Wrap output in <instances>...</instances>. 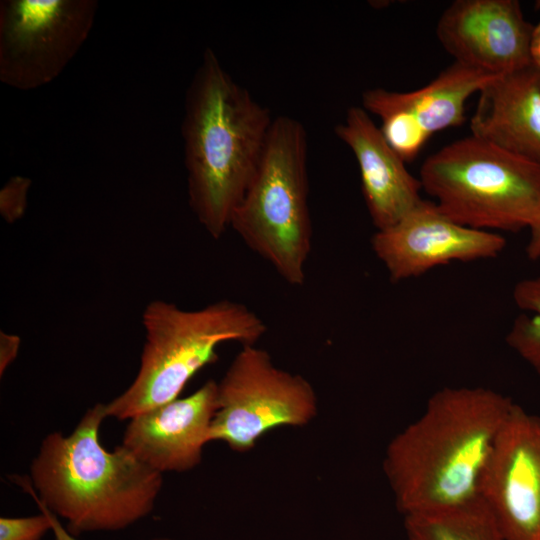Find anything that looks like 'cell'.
I'll use <instances>...</instances> for the list:
<instances>
[{
    "label": "cell",
    "mask_w": 540,
    "mask_h": 540,
    "mask_svg": "<svg viewBox=\"0 0 540 540\" xmlns=\"http://www.w3.org/2000/svg\"><path fill=\"white\" fill-rule=\"evenodd\" d=\"M217 409V382L209 380L189 396L131 418L121 444L162 474L189 471L201 462Z\"/></svg>",
    "instance_id": "obj_12"
},
{
    "label": "cell",
    "mask_w": 540,
    "mask_h": 540,
    "mask_svg": "<svg viewBox=\"0 0 540 540\" xmlns=\"http://www.w3.org/2000/svg\"><path fill=\"white\" fill-rule=\"evenodd\" d=\"M274 118L236 83L211 48L188 87L182 122L189 206L219 239L261 160Z\"/></svg>",
    "instance_id": "obj_2"
},
{
    "label": "cell",
    "mask_w": 540,
    "mask_h": 540,
    "mask_svg": "<svg viewBox=\"0 0 540 540\" xmlns=\"http://www.w3.org/2000/svg\"><path fill=\"white\" fill-rule=\"evenodd\" d=\"M532 29L516 0H456L441 14L436 34L454 61L502 75L532 63Z\"/></svg>",
    "instance_id": "obj_11"
},
{
    "label": "cell",
    "mask_w": 540,
    "mask_h": 540,
    "mask_svg": "<svg viewBox=\"0 0 540 540\" xmlns=\"http://www.w3.org/2000/svg\"><path fill=\"white\" fill-rule=\"evenodd\" d=\"M515 402L486 387H444L387 445L383 469L404 516L480 498L482 479Z\"/></svg>",
    "instance_id": "obj_1"
},
{
    "label": "cell",
    "mask_w": 540,
    "mask_h": 540,
    "mask_svg": "<svg viewBox=\"0 0 540 540\" xmlns=\"http://www.w3.org/2000/svg\"><path fill=\"white\" fill-rule=\"evenodd\" d=\"M529 52L532 64L540 69V21L536 26H533L530 36Z\"/></svg>",
    "instance_id": "obj_24"
},
{
    "label": "cell",
    "mask_w": 540,
    "mask_h": 540,
    "mask_svg": "<svg viewBox=\"0 0 540 540\" xmlns=\"http://www.w3.org/2000/svg\"><path fill=\"white\" fill-rule=\"evenodd\" d=\"M499 75L454 61L424 87L401 92L405 106L432 136L465 121L467 99Z\"/></svg>",
    "instance_id": "obj_15"
},
{
    "label": "cell",
    "mask_w": 540,
    "mask_h": 540,
    "mask_svg": "<svg viewBox=\"0 0 540 540\" xmlns=\"http://www.w3.org/2000/svg\"><path fill=\"white\" fill-rule=\"evenodd\" d=\"M218 409L209 442L220 441L246 452L269 431L300 427L317 415L318 399L311 383L277 367L270 354L245 345L217 382Z\"/></svg>",
    "instance_id": "obj_7"
},
{
    "label": "cell",
    "mask_w": 540,
    "mask_h": 540,
    "mask_svg": "<svg viewBox=\"0 0 540 540\" xmlns=\"http://www.w3.org/2000/svg\"><path fill=\"white\" fill-rule=\"evenodd\" d=\"M41 513L27 517H1L0 540H40L51 531V521L44 507Z\"/></svg>",
    "instance_id": "obj_19"
},
{
    "label": "cell",
    "mask_w": 540,
    "mask_h": 540,
    "mask_svg": "<svg viewBox=\"0 0 540 540\" xmlns=\"http://www.w3.org/2000/svg\"><path fill=\"white\" fill-rule=\"evenodd\" d=\"M230 227L291 286H302L312 248L307 137L301 122L274 118L256 173Z\"/></svg>",
    "instance_id": "obj_5"
},
{
    "label": "cell",
    "mask_w": 540,
    "mask_h": 540,
    "mask_svg": "<svg viewBox=\"0 0 540 540\" xmlns=\"http://www.w3.org/2000/svg\"><path fill=\"white\" fill-rule=\"evenodd\" d=\"M406 540H505L480 498L467 504L404 516Z\"/></svg>",
    "instance_id": "obj_16"
},
{
    "label": "cell",
    "mask_w": 540,
    "mask_h": 540,
    "mask_svg": "<svg viewBox=\"0 0 540 540\" xmlns=\"http://www.w3.org/2000/svg\"><path fill=\"white\" fill-rule=\"evenodd\" d=\"M96 0H2L0 80L33 90L56 79L88 38Z\"/></svg>",
    "instance_id": "obj_8"
},
{
    "label": "cell",
    "mask_w": 540,
    "mask_h": 540,
    "mask_svg": "<svg viewBox=\"0 0 540 540\" xmlns=\"http://www.w3.org/2000/svg\"><path fill=\"white\" fill-rule=\"evenodd\" d=\"M513 300L523 313L513 321L506 342L540 376V274L519 281Z\"/></svg>",
    "instance_id": "obj_18"
},
{
    "label": "cell",
    "mask_w": 540,
    "mask_h": 540,
    "mask_svg": "<svg viewBox=\"0 0 540 540\" xmlns=\"http://www.w3.org/2000/svg\"><path fill=\"white\" fill-rule=\"evenodd\" d=\"M530 238L526 245V255L531 261L540 259V216L529 228Z\"/></svg>",
    "instance_id": "obj_23"
},
{
    "label": "cell",
    "mask_w": 540,
    "mask_h": 540,
    "mask_svg": "<svg viewBox=\"0 0 540 540\" xmlns=\"http://www.w3.org/2000/svg\"><path fill=\"white\" fill-rule=\"evenodd\" d=\"M105 418V404L98 403L68 436L49 433L31 463V483L22 485L74 536L131 526L152 512L163 485V474L122 444L104 448Z\"/></svg>",
    "instance_id": "obj_3"
},
{
    "label": "cell",
    "mask_w": 540,
    "mask_h": 540,
    "mask_svg": "<svg viewBox=\"0 0 540 540\" xmlns=\"http://www.w3.org/2000/svg\"><path fill=\"white\" fill-rule=\"evenodd\" d=\"M145 343L130 386L105 404L107 417L130 420L179 398L190 379L217 360L228 342L256 345L267 331L263 319L245 304L218 300L185 310L153 300L142 314Z\"/></svg>",
    "instance_id": "obj_4"
},
{
    "label": "cell",
    "mask_w": 540,
    "mask_h": 540,
    "mask_svg": "<svg viewBox=\"0 0 540 540\" xmlns=\"http://www.w3.org/2000/svg\"><path fill=\"white\" fill-rule=\"evenodd\" d=\"M471 135L540 163V69L499 75L479 92Z\"/></svg>",
    "instance_id": "obj_14"
},
{
    "label": "cell",
    "mask_w": 540,
    "mask_h": 540,
    "mask_svg": "<svg viewBox=\"0 0 540 540\" xmlns=\"http://www.w3.org/2000/svg\"><path fill=\"white\" fill-rule=\"evenodd\" d=\"M31 179L13 176L0 190V215L5 222L12 224L25 214Z\"/></svg>",
    "instance_id": "obj_20"
},
{
    "label": "cell",
    "mask_w": 540,
    "mask_h": 540,
    "mask_svg": "<svg viewBox=\"0 0 540 540\" xmlns=\"http://www.w3.org/2000/svg\"><path fill=\"white\" fill-rule=\"evenodd\" d=\"M371 246L390 280L400 282L451 262L495 258L506 240L498 232L461 225L424 199L395 225L376 230Z\"/></svg>",
    "instance_id": "obj_10"
},
{
    "label": "cell",
    "mask_w": 540,
    "mask_h": 540,
    "mask_svg": "<svg viewBox=\"0 0 540 540\" xmlns=\"http://www.w3.org/2000/svg\"><path fill=\"white\" fill-rule=\"evenodd\" d=\"M335 134L357 161L363 197L376 230L395 225L421 204L419 178L407 170L367 111L349 107Z\"/></svg>",
    "instance_id": "obj_13"
},
{
    "label": "cell",
    "mask_w": 540,
    "mask_h": 540,
    "mask_svg": "<svg viewBox=\"0 0 540 540\" xmlns=\"http://www.w3.org/2000/svg\"><path fill=\"white\" fill-rule=\"evenodd\" d=\"M480 497L505 540H540V416L515 403L485 470Z\"/></svg>",
    "instance_id": "obj_9"
},
{
    "label": "cell",
    "mask_w": 540,
    "mask_h": 540,
    "mask_svg": "<svg viewBox=\"0 0 540 540\" xmlns=\"http://www.w3.org/2000/svg\"><path fill=\"white\" fill-rule=\"evenodd\" d=\"M419 180L440 211L466 227L516 232L540 216V163L474 135L428 156Z\"/></svg>",
    "instance_id": "obj_6"
},
{
    "label": "cell",
    "mask_w": 540,
    "mask_h": 540,
    "mask_svg": "<svg viewBox=\"0 0 540 540\" xmlns=\"http://www.w3.org/2000/svg\"><path fill=\"white\" fill-rule=\"evenodd\" d=\"M36 503L42 505L44 509L46 510L50 521H51V531L54 535L55 540H78L74 535H72L66 527L62 525V523L59 521V518L53 514L50 510H48L41 502L34 499ZM154 540H173L170 538H156Z\"/></svg>",
    "instance_id": "obj_22"
},
{
    "label": "cell",
    "mask_w": 540,
    "mask_h": 540,
    "mask_svg": "<svg viewBox=\"0 0 540 540\" xmlns=\"http://www.w3.org/2000/svg\"><path fill=\"white\" fill-rule=\"evenodd\" d=\"M362 108L380 119V132L405 162L413 161L431 135L405 106L401 93L372 88L362 94Z\"/></svg>",
    "instance_id": "obj_17"
},
{
    "label": "cell",
    "mask_w": 540,
    "mask_h": 540,
    "mask_svg": "<svg viewBox=\"0 0 540 540\" xmlns=\"http://www.w3.org/2000/svg\"><path fill=\"white\" fill-rule=\"evenodd\" d=\"M21 339L15 334L0 332V375L3 376L7 368L17 358Z\"/></svg>",
    "instance_id": "obj_21"
}]
</instances>
